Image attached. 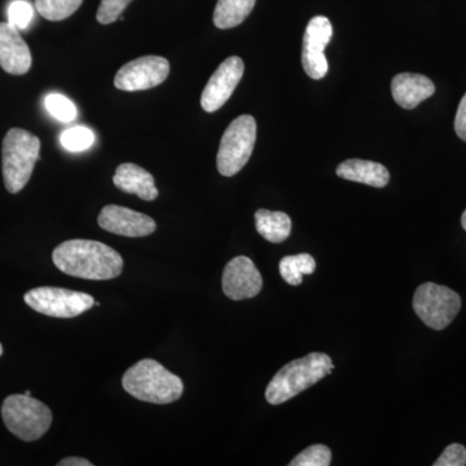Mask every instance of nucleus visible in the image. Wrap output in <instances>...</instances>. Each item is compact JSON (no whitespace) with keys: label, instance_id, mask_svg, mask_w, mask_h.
<instances>
[{"label":"nucleus","instance_id":"1","mask_svg":"<svg viewBox=\"0 0 466 466\" xmlns=\"http://www.w3.org/2000/svg\"><path fill=\"white\" fill-rule=\"evenodd\" d=\"M52 260L66 275L86 280H112L124 269V258L118 251L94 240H67L54 250Z\"/></svg>","mask_w":466,"mask_h":466},{"label":"nucleus","instance_id":"2","mask_svg":"<svg viewBox=\"0 0 466 466\" xmlns=\"http://www.w3.org/2000/svg\"><path fill=\"white\" fill-rule=\"evenodd\" d=\"M122 386L135 400L153 404L174 403L184 391L180 377L153 359H143L128 368L122 377Z\"/></svg>","mask_w":466,"mask_h":466},{"label":"nucleus","instance_id":"3","mask_svg":"<svg viewBox=\"0 0 466 466\" xmlns=\"http://www.w3.org/2000/svg\"><path fill=\"white\" fill-rule=\"evenodd\" d=\"M333 368L332 359L321 352H311L290 361L267 386L266 400L272 406L283 404L330 375Z\"/></svg>","mask_w":466,"mask_h":466},{"label":"nucleus","instance_id":"4","mask_svg":"<svg viewBox=\"0 0 466 466\" xmlns=\"http://www.w3.org/2000/svg\"><path fill=\"white\" fill-rule=\"evenodd\" d=\"M41 140L23 128H11L3 140V179L9 193L23 191L39 159Z\"/></svg>","mask_w":466,"mask_h":466},{"label":"nucleus","instance_id":"5","mask_svg":"<svg viewBox=\"0 0 466 466\" xmlns=\"http://www.w3.org/2000/svg\"><path fill=\"white\" fill-rule=\"evenodd\" d=\"M2 417L12 434L21 441H38L52 424L50 408L32 395H9L3 401Z\"/></svg>","mask_w":466,"mask_h":466},{"label":"nucleus","instance_id":"6","mask_svg":"<svg viewBox=\"0 0 466 466\" xmlns=\"http://www.w3.org/2000/svg\"><path fill=\"white\" fill-rule=\"evenodd\" d=\"M257 139V122L254 116H238L227 127L220 140L217 156L218 171L223 177L240 173L249 161Z\"/></svg>","mask_w":466,"mask_h":466},{"label":"nucleus","instance_id":"7","mask_svg":"<svg viewBox=\"0 0 466 466\" xmlns=\"http://www.w3.org/2000/svg\"><path fill=\"white\" fill-rule=\"evenodd\" d=\"M461 299L455 290L434 283L420 285L413 296V309L425 325L435 330L449 327L458 317Z\"/></svg>","mask_w":466,"mask_h":466},{"label":"nucleus","instance_id":"8","mask_svg":"<svg viewBox=\"0 0 466 466\" xmlns=\"http://www.w3.org/2000/svg\"><path fill=\"white\" fill-rule=\"evenodd\" d=\"M26 305L39 314L51 318H76L95 305L90 294L64 288L41 287L24 296Z\"/></svg>","mask_w":466,"mask_h":466},{"label":"nucleus","instance_id":"9","mask_svg":"<svg viewBox=\"0 0 466 466\" xmlns=\"http://www.w3.org/2000/svg\"><path fill=\"white\" fill-rule=\"evenodd\" d=\"M170 63L161 56H144L125 64L116 75L115 86L122 91H143L167 81Z\"/></svg>","mask_w":466,"mask_h":466},{"label":"nucleus","instance_id":"10","mask_svg":"<svg viewBox=\"0 0 466 466\" xmlns=\"http://www.w3.org/2000/svg\"><path fill=\"white\" fill-rule=\"evenodd\" d=\"M333 36V26L324 16L309 20L303 36L302 64L306 75L312 79H321L327 76L328 66L324 50Z\"/></svg>","mask_w":466,"mask_h":466},{"label":"nucleus","instance_id":"11","mask_svg":"<svg viewBox=\"0 0 466 466\" xmlns=\"http://www.w3.org/2000/svg\"><path fill=\"white\" fill-rule=\"evenodd\" d=\"M244 61L238 56L227 58L208 79L201 96V106L205 112L214 113L232 96L244 76Z\"/></svg>","mask_w":466,"mask_h":466},{"label":"nucleus","instance_id":"12","mask_svg":"<svg viewBox=\"0 0 466 466\" xmlns=\"http://www.w3.org/2000/svg\"><path fill=\"white\" fill-rule=\"evenodd\" d=\"M223 291L229 299L242 300L258 296L262 290V275L248 257H236L225 267Z\"/></svg>","mask_w":466,"mask_h":466},{"label":"nucleus","instance_id":"13","mask_svg":"<svg viewBox=\"0 0 466 466\" xmlns=\"http://www.w3.org/2000/svg\"><path fill=\"white\" fill-rule=\"evenodd\" d=\"M97 222L104 231L125 238H144L152 235L157 228L152 218L118 205L104 208Z\"/></svg>","mask_w":466,"mask_h":466},{"label":"nucleus","instance_id":"14","mask_svg":"<svg viewBox=\"0 0 466 466\" xmlns=\"http://www.w3.org/2000/svg\"><path fill=\"white\" fill-rule=\"evenodd\" d=\"M32 63V52L20 30L9 23H0V66L9 75L23 76L29 72Z\"/></svg>","mask_w":466,"mask_h":466},{"label":"nucleus","instance_id":"15","mask_svg":"<svg viewBox=\"0 0 466 466\" xmlns=\"http://www.w3.org/2000/svg\"><path fill=\"white\" fill-rule=\"evenodd\" d=\"M392 97L404 109H415L420 103L433 96L435 86L428 76L400 73L391 82Z\"/></svg>","mask_w":466,"mask_h":466},{"label":"nucleus","instance_id":"16","mask_svg":"<svg viewBox=\"0 0 466 466\" xmlns=\"http://www.w3.org/2000/svg\"><path fill=\"white\" fill-rule=\"evenodd\" d=\"M113 183L121 191L137 195L144 201H153L158 198L153 175L135 164L119 165L113 177Z\"/></svg>","mask_w":466,"mask_h":466},{"label":"nucleus","instance_id":"17","mask_svg":"<svg viewBox=\"0 0 466 466\" xmlns=\"http://www.w3.org/2000/svg\"><path fill=\"white\" fill-rule=\"evenodd\" d=\"M337 175L350 182L367 184L375 188H383L390 180L388 168L367 159H348L337 167Z\"/></svg>","mask_w":466,"mask_h":466},{"label":"nucleus","instance_id":"18","mask_svg":"<svg viewBox=\"0 0 466 466\" xmlns=\"http://www.w3.org/2000/svg\"><path fill=\"white\" fill-rule=\"evenodd\" d=\"M257 231L267 241L280 244L290 236L291 220L283 211H271L259 208L256 213Z\"/></svg>","mask_w":466,"mask_h":466},{"label":"nucleus","instance_id":"19","mask_svg":"<svg viewBox=\"0 0 466 466\" xmlns=\"http://www.w3.org/2000/svg\"><path fill=\"white\" fill-rule=\"evenodd\" d=\"M257 0H218L214 11V25L218 29H232L240 25L256 5Z\"/></svg>","mask_w":466,"mask_h":466},{"label":"nucleus","instance_id":"20","mask_svg":"<svg viewBox=\"0 0 466 466\" xmlns=\"http://www.w3.org/2000/svg\"><path fill=\"white\" fill-rule=\"evenodd\" d=\"M281 278L289 285L302 283L303 275L314 274L317 262L309 254H297V256L284 257L279 265Z\"/></svg>","mask_w":466,"mask_h":466},{"label":"nucleus","instance_id":"21","mask_svg":"<svg viewBox=\"0 0 466 466\" xmlns=\"http://www.w3.org/2000/svg\"><path fill=\"white\" fill-rule=\"evenodd\" d=\"M84 0H35V8L42 17L50 21H63L81 7Z\"/></svg>","mask_w":466,"mask_h":466},{"label":"nucleus","instance_id":"22","mask_svg":"<svg viewBox=\"0 0 466 466\" xmlns=\"http://www.w3.org/2000/svg\"><path fill=\"white\" fill-rule=\"evenodd\" d=\"M60 143L69 152H82L95 143V134L85 126H76L60 135Z\"/></svg>","mask_w":466,"mask_h":466},{"label":"nucleus","instance_id":"23","mask_svg":"<svg viewBox=\"0 0 466 466\" xmlns=\"http://www.w3.org/2000/svg\"><path fill=\"white\" fill-rule=\"evenodd\" d=\"M332 452L324 444H314L291 460L290 466H329Z\"/></svg>","mask_w":466,"mask_h":466},{"label":"nucleus","instance_id":"24","mask_svg":"<svg viewBox=\"0 0 466 466\" xmlns=\"http://www.w3.org/2000/svg\"><path fill=\"white\" fill-rule=\"evenodd\" d=\"M46 108L48 113L61 122H72L76 118V108L72 100L60 94H51L46 97Z\"/></svg>","mask_w":466,"mask_h":466},{"label":"nucleus","instance_id":"25","mask_svg":"<svg viewBox=\"0 0 466 466\" xmlns=\"http://www.w3.org/2000/svg\"><path fill=\"white\" fill-rule=\"evenodd\" d=\"M8 23L18 30H25L29 27L34 17L33 5L26 0H14L9 5Z\"/></svg>","mask_w":466,"mask_h":466},{"label":"nucleus","instance_id":"26","mask_svg":"<svg viewBox=\"0 0 466 466\" xmlns=\"http://www.w3.org/2000/svg\"><path fill=\"white\" fill-rule=\"evenodd\" d=\"M133 0H101L96 18L103 25L116 23Z\"/></svg>","mask_w":466,"mask_h":466},{"label":"nucleus","instance_id":"27","mask_svg":"<svg viewBox=\"0 0 466 466\" xmlns=\"http://www.w3.org/2000/svg\"><path fill=\"white\" fill-rule=\"evenodd\" d=\"M466 465V449L462 444H450L440 459L434 462V466H464Z\"/></svg>","mask_w":466,"mask_h":466},{"label":"nucleus","instance_id":"28","mask_svg":"<svg viewBox=\"0 0 466 466\" xmlns=\"http://www.w3.org/2000/svg\"><path fill=\"white\" fill-rule=\"evenodd\" d=\"M455 131L460 139L466 142V94L460 101L458 112H456Z\"/></svg>","mask_w":466,"mask_h":466},{"label":"nucleus","instance_id":"29","mask_svg":"<svg viewBox=\"0 0 466 466\" xmlns=\"http://www.w3.org/2000/svg\"><path fill=\"white\" fill-rule=\"evenodd\" d=\"M58 466H92L91 461L88 460L76 458V456H73V458H66L61 460V461L57 462Z\"/></svg>","mask_w":466,"mask_h":466},{"label":"nucleus","instance_id":"30","mask_svg":"<svg viewBox=\"0 0 466 466\" xmlns=\"http://www.w3.org/2000/svg\"><path fill=\"white\" fill-rule=\"evenodd\" d=\"M461 225H462V228H464L466 231V210L464 211V214H462V217H461Z\"/></svg>","mask_w":466,"mask_h":466},{"label":"nucleus","instance_id":"31","mask_svg":"<svg viewBox=\"0 0 466 466\" xmlns=\"http://www.w3.org/2000/svg\"><path fill=\"white\" fill-rule=\"evenodd\" d=\"M3 355V346L2 343H0V357Z\"/></svg>","mask_w":466,"mask_h":466}]
</instances>
